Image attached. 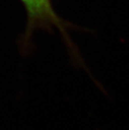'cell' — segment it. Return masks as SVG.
<instances>
[{
    "label": "cell",
    "instance_id": "cell-1",
    "mask_svg": "<svg viewBox=\"0 0 129 130\" xmlns=\"http://www.w3.org/2000/svg\"><path fill=\"white\" fill-rule=\"evenodd\" d=\"M25 8L27 13V27L24 35L20 40L22 51L27 52L32 47L31 40L34 32L38 29L50 31L53 27L58 29L66 43L72 56L80 61L79 53L75 45L71 41L67 32L69 26L59 17L52 6L50 0H20Z\"/></svg>",
    "mask_w": 129,
    "mask_h": 130
}]
</instances>
